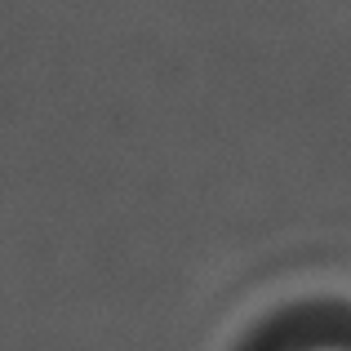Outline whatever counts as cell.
<instances>
[{"mask_svg": "<svg viewBox=\"0 0 351 351\" xmlns=\"http://www.w3.org/2000/svg\"><path fill=\"white\" fill-rule=\"evenodd\" d=\"M302 351H351V347H302Z\"/></svg>", "mask_w": 351, "mask_h": 351, "instance_id": "obj_1", "label": "cell"}]
</instances>
